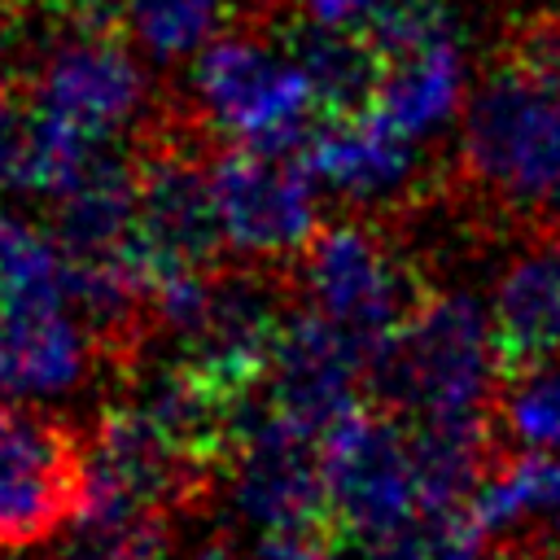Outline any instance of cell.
<instances>
[{
    "instance_id": "obj_19",
    "label": "cell",
    "mask_w": 560,
    "mask_h": 560,
    "mask_svg": "<svg viewBox=\"0 0 560 560\" xmlns=\"http://www.w3.org/2000/svg\"><path fill=\"white\" fill-rule=\"evenodd\" d=\"M92 337L61 306L0 311V394H57L83 376Z\"/></svg>"
},
{
    "instance_id": "obj_10",
    "label": "cell",
    "mask_w": 560,
    "mask_h": 560,
    "mask_svg": "<svg viewBox=\"0 0 560 560\" xmlns=\"http://www.w3.org/2000/svg\"><path fill=\"white\" fill-rule=\"evenodd\" d=\"M363 350L315 306L293 311L276 363L267 376V398L271 411L284 416L289 424L324 438L337 420H346L354 407H363Z\"/></svg>"
},
{
    "instance_id": "obj_15",
    "label": "cell",
    "mask_w": 560,
    "mask_h": 560,
    "mask_svg": "<svg viewBox=\"0 0 560 560\" xmlns=\"http://www.w3.org/2000/svg\"><path fill=\"white\" fill-rule=\"evenodd\" d=\"M490 319L503 376H521L547 359H560V228L538 232L503 267Z\"/></svg>"
},
{
    "instance_id": "obj_16",
    "label": "cell",
    "mask_w": 560,
    "mask_h": 560,
    "mask_svg": "<svg viewBox=\"0 0 560 560\" xmlns=\"http://www.w3.org/2000/svg\"><path fill=\"white\" fill-rule=\"evenodd\" d=\"M101 149V136L57 118L35 96H0V192L61 197Z\"/></svg>"
},
{
    "instance_id": "obj_20",
    "label": "cell",
    "mask_w": 560,
    "mask_h": 560,
    "mask_svg": "<svg viewBox=\"0 0 560 560\" xmlns=\"http://www.w3.org/2000/svg\"><path fill=\"white\" fill-rule=\"evenodd\" d=\"M284 44L293 48V57L302 61V70L311 74L324 118L359 114V109L372 105V92L381 83L385 57H381V48L368 35L302 18L284 35Z\"/></svg>"
},
{
    "instance_id": "obj_5",
    "label": "cell",
    "mask_w": 560,
    "mask_h": 560,
    "mask_svg": "<svg viewBox=\"0 0 560 560\" xmlns=\"http://www.w3.org/2000/svg\"><path fill=\"white\" fill-rule=\"evenodd\" d=\"M302 276L311 306L328 315L363 350V359L389 341L433 293L420 284L416 267L402 262L389 241L363 223L315 232L302 249Z\"/></svg>"
},
{
    "instance_id": "obj_11",
    "label": "cell",
    "mask_w": 560,
    "mask_h": 560,
    "mask_svg": "<svg viewBox=\"0 0 560 560\" xmlns=\"http://www.w3.org/2000/svg\"><path fill=\"white\" fill-rule=\"evenodd\" d=\"M92 481L122 490L136 503L179 512L206 499L219 481V468L179 446L140 402L105 407L96 424V442L88 446Z\"/></svg>"
},
{
    "instance_id": "obj_18",
    "label": "cell",
    "mask_w": 560,
    "mask_h": 560,
    "mask_svg": "<svg viewBox=\"0 0 560 560\" xmlns=\"http://www.w3.org/2000/svg\"><path fill=\"white\" fill-rule=\"evenodd\" d=\"M494 429V411H442L411 424L420 508H468L481 477L499 459Z\"/></svg>"
},
{
    "instance_id": "obj_25",
    "label": "cell",
    "mask_w": 560,
    "mask_h": 560,
    "mask_svg": "<svg viewBox=\"0 0 560 560\" xmlns=\"http://www.w3.org/2000/svg\"><path fill=\"white\" fill-rule=\"evenodd\" d=\"M192 560H254V556H245L236 542H228V538H214V542H206Z\"/></svg>"
},
{
    "instance_id": "obj_2",
    "label": "cell",
    "mask_w": 560,
    "mask_h": 560,
    "mask_svg": "<svg viewBox=\"0 0 560 560\" xmlns=\"http://www.w3.org/2000/svg\"><path fill=\"white\" fill-rule=\"evenodd\" d=\"M494 319L472 293H429L424 306L368 354L363 389L394 416L494 411Z\"/></svg>"
},
{
    "instance_id": "obj_13",
    "label": "cell",
    "mask_w": 560,
    "mask_h": 560,
    "mask_svg": "<svg viewBox=\"0 0 560 560\" xmlns=\"http://www.w3.org/2000/svg\"><path fill=\"white\" fill-rule=\"evenodd\" d=\"M232 468H236V503L262 529L298 516L332 512L328 477H324V438L289 424L276 411L241 442Z\"/></svg>"
},
{
    "instance_id": "obj_9",
    "label": "cell",
    "mask_w": 560,
    "mask_h": 560,
    "mask_svg": "<svg viewBox=\"0 0 560 560\" xmlns=\"http://www.w3.org/2000/svg\"><path fill=\"white\" fill-rule=\"evenodd\" d=\"M31 96L88 136L109 140L144 114L149 74L136 57V44L118 26L66 22V31L39 57Z\"/></svg>"
},
{
    "instance_id": "obj_23",
    "label": "cell",
    "mask_w": 560,
    "mask_h": 560,
    "mask_svg": "<svg viewBox=\"0 0 560 560\" xmlns=\"http://www.w3.org/2000/svg\"><path fill=\"white\" fill-rule=\"evenodd\" d=\"M486 529L468 508H420L389 534L363 542L368 560H481Z\"/></svg>"
},
{
    "instance_id": "obj_24",
    "label": "cell",
    "mask_w": 560,
    "mask_h": 560,
    "mask_svg": "<svg viewBox=\"0 0 560 560\" xmlns=\"http://www.w3.org/2000/svg\"><path fill=\"white\" fill-rule=\"evenodd\" d=\"M494 420L512 438V446L560 455V359L508 376V394H499Z\"/></svg>"
},
{
    "instance_id": "obj_26",
    "label": "cell",
    "mask_w": 560,
    "mask_h": 560,
    "mask_svg": "<svg viewBox=\"0 0 560 560\" xmlns=\"http://www.w3.org/2000/svg\"><path fill=\"white\" fill-rule=\"evenodd\" d=\"M4 83H9V26L0 22V96H4Z\"/></svg>"
},
{
    "instance_id": "obj_6",
    "label": "cell",
    "mask_w": 560,
    "mask_h": 560,
    "mask_svg": "<svg viewBox=\"0 0 560 560\" xmlns=\"http://www.w3.org/2000/svg\"><path fill=\"white\" fill-rule=\"evenodd\" d=\"M131 245L158 284L184 271L219 267L228 232L214 197V171L175 140H153L136 158Z\"/></svg>"
},
{
    "instance_id": "obj_17",
    "label": "cell",
    "mask_w": 560,
    "mask_h": 560,
    "mask_svg": "<svg viewBox=\"0 0 560 560\" xmlns=\"http://www.w3.org/2000/svg\"><path fill=\"white\" fill-rule=\"evenodd\" d=\"M136 228V162L101 149L96 162L57 197L52 236L66 262L109 258L131 245Z\"/></svg>"
},
{
    "instance_id": "obj_1",
    "label": "cell",
    "mask_w": 560,
    "mask_h": 560,
    "mask_svg": "<svg viewBox=\"0 0 560 560\" xmlns=\"http://www.w3.org/2000/svg\"><path fill=\"white\" fill-rule=\"evenodd\" d=\"M459 162L499 210L538 232L560 228V18L472 83Z\"/></svg>"
},
{
    "instance_id": "obj_22",
    "label": "cell",
    "mask_w": 560,
    "mask_h": 560,
    "mask_svg": "<svg viewBox=\"0 0 560 560\" xmlns=\"http://www.w3.org/2000/svg\"><path fill=\"white\" fill-rule=\"evenodd\" d=\"M66 298V254L57 236L0 210V311L61 306Z\"/></svg>"
},
{
    "instance_id": "obj_3",
    "label": "cell",
    "mask_w": 560,
    "mask_h": 560,
    "mask_svg": "<svg viewBox=\"0 0 560 560\" xmlns=\"http://www.w3.org/2000/svg\"><path fill=\"white\" fill-rule=\"evenodd\" d=\"M188 92L214 131L271 153H302L324 118L315 83L293 48L262 35L223 31L206 44L188 66Z\"/></svg>"
},
{
    "instance_id": "obj_14",
    "label": "cell",
    "mask_w": 560,
    "mask_h": 560,
    "mask_svg": "<svg viewBox=\"0 0 560 560\" xmlns=\"http://www.w3.org/2000/svg\"><path fill=\"white\" fill-rule=\"evenodd\" d=\"M468 96H472L468 52L455 22H446L433 35L385 57V70L368 109L411 140H433L455 118H464Z\"/></svg>"
},
{
    "instance_id": "obj_4",
    "label": "cell",
    "mask_w": 560,
    "mask_h": 560,
    "mask_svg": "<svg viewBox=\"0 0 560 560\" xmlns=\"http://www.w3.org/2000/svg\"><path fill=\"white\" fill-rule=\"evenodd\" d=\"M88 490L92 464L79 433L52 411L0 402V556L79 525Z\"/></svg>"
},
{
    "instance_id": "obj_12",
    "label": "cell",
    "mask_w": 560,
    "mask_h": 560,
    "mask_svg": "<svg viewBox=\"0 0 560 560\" xmlns=\"http://www.w3.org/2000/svg\"><path fill=\"white\" fill-rule=\"evenodd\" d=\"M302 162L337 197L359 206H381L416 188L420 140L394 131L372 109H359V114L319 118L311 140L302 144Z\"/></svg>"
},
{
    "instance_id": "obj_7",
    "label": "cell",
    "mask_w": 560,
    "mask_h": 560,
    "mask_svg": "<svg viewBox=\"0 0 560 560\" xmlns=\"http://www.w3.org/2000/svg\"><path fill=\"white\" fill-rule=\"evenodd\" d=\"M328 503L346 538L372 542L420 512L411 429L385 407H354L324 433Z\"/></svg>"
},
{
    "instance_id": "obj_21",
    "label": "cell",
    "mask_w": 560,
    "mask_h": 560,
    "mask_svg": "<svg viewBox=\"0 0 560 560\" xmlns=\"http://www.w3.org/2000/svg\"><path fill=\"white\" fill-rule=\"evenodd\" d=\"M114 18L149 61H184L228 31L232 0H114Z\"/></svg>"
},
{
    "instance_id": "obj_8",
    "label": "cell",
    "mask_w": 560,
    "mask_h": 560,
    "mask_svg": "<svg viewBox=\"0 0 560 560\" xmlns=\"http://www.w3.org/2000/svg\"><path fill=\"white\" fill-rule=\"evenodd\" d=\"M214 197L228 245L245 258L276 262L315 236V175L302 153L232 144L214 158Z\"/></svg>"
}]
</instances>
